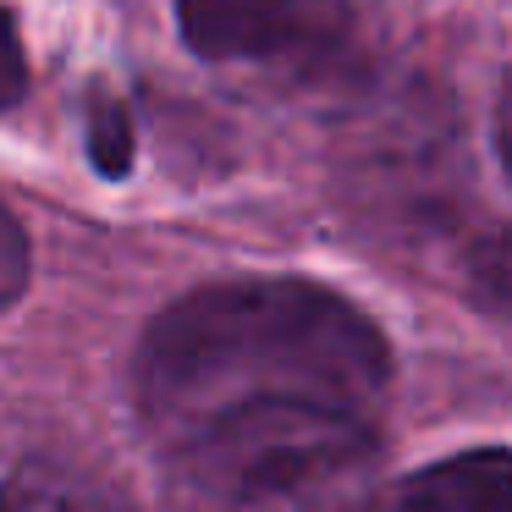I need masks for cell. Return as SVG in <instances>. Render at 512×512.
<instances>
[{
	"mask_svg": "<svg viewBox=\"0 0 512 512\" xmlns=\"http://www.w3.org/2000/svg\"><path fill=\"white\" fill-rule=\"evenodd\" d=\"M23 83H28L23 39H17V23H12V12L0 6V111H6V105H17V94H23Z\"/></svg>",
	"mask_w": 512,
	"mask_h": 512,
	"instance_id": "8",
	"label": "cell"
},
{
	"mask_svg": "<svg viewBox=\"0 0 512 512\" xmlns=\"http://www.w3.org/2000/svg\"><path fill=\"white\" fill-rule=\"evenodd\" d=\"M496 155H501V166H507V177H512V72H507L501 100H496Z\"/></svg>",
	"mask_w": 512,
	"mask_h": 512,
	"instance_id": "9",
	"label": "cell"
},
{
	"mask_svg": "<svg viewBox=\"0 0 512 512\" xmlns=\"http://www.w3.org/2000/svg\"><path fill=\"white\" fill-rule=\"evenodd\" d=\"M0 512H127V501L116 496L105 479H94L89 468L72 463H28L12 479Z\"/></svg>",
	"mask_w": 512,
	"mask_h": 512,
	"instance_id": "5",
	"label": "cell"
},
{
	"mask_svg": "<svg viewBox=\"0 0 512 512\" xmlns=\"http://www.w3.org/2000/svg\"><path fill=\"white\" fill-rule=\"evenodd\" d=\"M182 39L226 67L314 72L353 45L347 0H177Z\"/></svg>",
	"mask_w": 512,
	"mask_h": 512,
	"instance_id": "3",
	"label": "cell"
},
{
	"mask_svg": "<svg viewBox=\"0 0 512 512\" xmlns=\"http://www.w3.org/2000/svg\"><path fill=\"white\" fill-rule=\"evenodd\" d=\"M28 281V243H23V226L12 221V210L0 204V309L23 292Z\"/></svg>",
	"mask_w": 512,
	"mask_h": 512,
	"instance_id": "7",
	"label": "cell"
},
{
	"mask_svg": "<svg viewBox=\"0 0 512 512\" xmlns=\"http://www.w3.org/2000/svg\"><path fill=\"white\" fill-rule=\"evenodd\" d=\"M89 160L105 177H122L133 166V116L116 100H94L89 111Z\"/></svg>",
	"mask_w": 512,
	"mask_h": 512,
	"instance_id": "6",
	"label": "cell"
},
{
	"mask_svg": "<svg viewBox=\"0 0 512 512\" xmlns=\"http://www.w3.org/2000/svg\"><path fill=\"white\" fill-rule=\"evenodd\" d=\"M391 353L364 309L314 281H221L171 303L138 347V402L166 441L243 402L314 397L375 413Z\"/></svg>",
	"mask_w": 512,
	"mask_h": 512,
	"instance_id": "1",
	"label": "cell"
},
{
	"mask_svg": "<svg viewBox=\"0 0 512 512\" xmlns=\"http://www.w3.org/2000/svg\"><path fill=\"white\" fill-rule=\"evenodd\" d=\"M188 512H358L375 479V413L314 397L243 402L166 441Z\"/></svg>",
	"mask_w": 512,
	"mask_h": 512,
	"instance_id": "2",
	"label": "cell"
},
{
	"mask_svg": "<svg viewBox=\"0 0 512 512\" xmlns=\"http://www.w3.org/2000/svg\"><path fill=\"white\" fill-rule=\"evenodd\" d=\"M369 512H512V452L479 446L397 479Z\"/></svg>",
	"mask_w": 512,
	"mask_h": 512,
	"instance_id": "4",
	"label": "cell"
}]
</instances>
